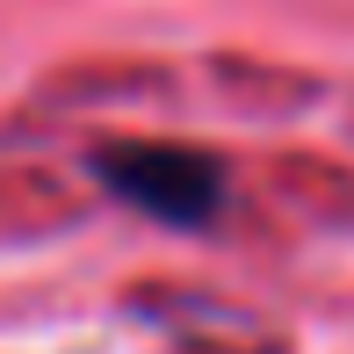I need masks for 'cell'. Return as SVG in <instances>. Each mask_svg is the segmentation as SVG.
Wrapping results in <instances>:
<instances>
[{
	"label": "cell",
	"instance_id": "obj_1",
	"mask_svg": "<svg viewBox=\"0 0 354 354\" xmlns=\"http://www.w3.org/2000/svg\"><path fill=\"white\" fill-rule=\"evenodd\" d=\"M102 174L116 196H131L138 210L167 224H203L217 210V167L203 152H174V145H123L102 152Z\"/></svg>",
	"mask_w": 354,
	"mask_h": 354
}]
</instances>
